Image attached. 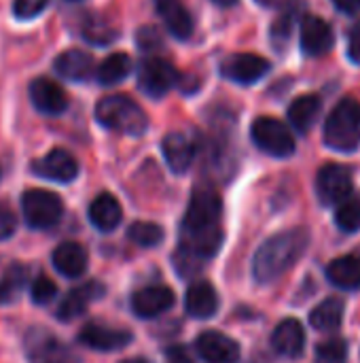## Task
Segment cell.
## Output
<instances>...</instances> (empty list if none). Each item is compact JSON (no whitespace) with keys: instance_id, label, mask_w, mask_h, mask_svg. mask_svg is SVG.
<instances>
[{"instance_id":"44","label":"cell","mask_w":360,"mask_h":363,"mask_svg":"<svg viewBox=\"0 0 360 363\" xmlns=\"http://www.w3.org/2000/svg\"><path fill=\"white\" fill-rule=\"evenodd\" d=\"M121 363H149L146 359H142V357H134V359H125V362Z\"/></svg>"},{"instance_id":"43","label":"cell","mask_w":360,"mask_h":363,"mask_svg":"<svg viewBox=\"0 0 360 363\" xmlns=\"http://www.w3.org/2000/svg\"><path fill=\"white\" fill-rule=\"evenodd\" d=\"M259 4H263V6H274V4H280L282 0H257Z\"/></svg>"},{"instance_id":"9","label":"cell","mask_w":360,"mask_h":363,"mask_svg":"<svg viewBox=\"0 0 360 363\" xmlns=\"http://www.w3.org/2000/svg\"><path fill=\"white\" fill-rule=\"evenodd\" d=\"M316 194L323 204H339L352 196V172L342 164H327L318 170Z\"/></svg>"},{"instance_id":"28","label":"cell","mask_w":360,"mask_h":363,"mask_svg":"<svg viewBox=\"0 0 360 363\" xmlns=\"http://www.w3.org/2000/svg\"><path fill=\"white\" fill-rule=\"evenodd\" d=\"M132 57L127 53H112L108 55L95 70V79L100 85H117L125 81L132 72Z\"/></svg>"},{"instance_id":"24","label":"cell","mask_w":360,"mask_h":363,"mask_svg":"<svg viewBox=\"0 0 360 363\" xmlns=\"http://www.w3.org/2000/svg\"><path fill=\"white\" fill-rule=\"evenodd\" d=\"M123 219V211L119 200L112 194H100L89 204V221L100 232H112L119 228Z\"/></svg>"},{"instance_id":"32","label":"cell","mask_w":360,"mask_h":363,"mask_svg":"<svg viewBox=\"0 0 360 363\" xmlns=\"http://www.w3.org/2000/svg\"><path fill=\"white\" fill-rule=\"evenodd\" d=\"M316 363H348V342L331 338L316 347Z\"/></svg>"},{"instance_id":"26","label":"cell","mask_w":360,"mask_h":363,"mask_svg":"<svg viewBox=\"0 0 360 363\" xmlns=\"http://www.w3.org/2000/svg\"><path fill=\"white\" fill-rule=\"evenodd\" d=\"M327 279L346 291L360 289V255H344L327 266Z\"/></svg>"},{"instance_id":"15","label":"cell","mask_w":360,"mask_h":363,"mask_svg":"<svg viewBox=\"0 0 360 363\" xmlns=\"http://www.w3.org/2000/svg\"><path fill=\"white\" fill-rule=\"evenodd\" d=\"M174 291L166 285H151L132 296V311L140 319H155L174 306Z\"/></svg>"},{"instance_id":"27","label":"cell","mask_w":360,"mask_h":363,"mask_svg":"<svg viewBox=\"0 0 360 363\" xmlns=\"http://www.w3.org/2000/svg\"><path fill=\"white\" fill-rule=\"evenodd\" d=\"M344 311H346V304L344 300L339 298H329L325 302H320L312 315H310V323L314 330L318 332H335L342 321H344Z\"/></svg>"},{"instance_id":"21","label":"cell","mask_w":360,"mask_h":363,"mask_svg":"<svg viewBox=\"0 0 360 363\" xmlns=\"http://www.w3.org/2000/svg\"><path fill=\"white\" fill-rule=\"evenodd\" d=\"M157 11L168 28V32L178 40H189L195 30L193 15L180 0H155Z\"/></svg>"},{"instance_id":"22","label":"cell","mask_w":360,"mask_h":363,"mask_svg":"<svg viewBox=\"0 0 360 363\" xmlns=\"http://www.w3.org/2000/svg\"><path fill=\"white\" fill-rule=\"evenodd\" d=\"M185 311L193 319H210L219 311V296L208 281H197L187 289Z\"/></svg>"},{"instance_id":"41","label":"cell","mask_w":360,"mask_h":363,"mask_svg":"<svg viewBox=\"0 0 360 363\" xmlns=\"http://www.w3.org/2000/svg\"><path fill=\"white\" fill-rule=\"evenodd\" d=\"M335 9H339L346 15H356L360 13V0H333Z\"/></svg>"},{"instance_id":"20","label":"cell","mask_w":360,"mask_h":363,"mask_svg":"<svg viewBox=\"0 0 360 363\" xmlns=\"http://www.w3.org/2000/svg\"><path fill=\"white\" fill-rule=\"evenodd\" d=\"M161 151L166 157L168 168L174 174H185L193 160H195V145L189 136L180 134V132H170L163 143H161Z\"/></svg>"},{"instance_id":"13","label":"cell","mask_w":360,"mask_h":363,"mask_svg":"<svg viewBox=\"0 0 360 363\" xmlns=\"http://www.w3.org/2000/svg\"><path fill=\"white\" fill-rule=\"evenodd\" d=\"M301 51L310 57L325 55L333 49L335 45V34L329 21L316 17V15H306L301 21Z\"/></svg>"},{"instance_id":"30","label":"cell","mask_w":360,"mask_h":363,"mask_svg":"<svg viewBox=\"0 0 360 363\" xmlns=\"http://www.w3.org/2000/svg\"><path fill=\"white\" fill-rule=\"evenodd\" d=\"M335 223L339 230L352 234L360 230V196H350L344 202L337 204L335 211Z\"/></svg>"},{"instance_id":"31","label":"cell","mask_w":360,"mask_h":363,"mask_svg":"<svg viewBox=\"0 0 360 363\" xmlns=\"http://www.w3.org/2000/svg\"><path fill=\"white\" fill-rule=\"evenodd\" d=\"M28 281V268L23 266H11L0 283V304H8L17 298V294L23 289Z\"/></svg>"},{"instance_id":"7","label":"cell","mask_w":360,"mask_h":363,"mask_svg":"<svg viewBox=\"0 0 360 363\" xmlns=\"http://www.w3.org/2000/svg\"><path fill=\"white\" fill-rule=\"evenodd\" d=\"M178 70L163 57H146L138 66V87L149 98H163L178 85Z\"/></svg>"},{"instance_id":"8","label":"cell","mask_w":360,"mask_h":363,"mask_svg":"<svg viewBox=\"0 0 360 363\" xmlns=\"http://www.w3.org/2000/svg\"><path fill=\"white\" fill-rule=\"evenodd\" d=\"M25 355L30 363H81L70 347L42 330H32L25 336Z\"/></svg>"},{"instance_id":"5","label":"cell","mask_w":360,"mask_h":363,"mask_svg":"<svg viewBox=\"0 0 360 363\" xmlns=\"http://www.w3.org/2000/svg\"><path fill=\"white\" fill-rule=\"evenodd\" d=\"M252 143L272 157H291L295 153V136L291 128L276 117H259L250 125Z\"/></svg>"},{"instance_id":"25","label":"cell","mask_w":360,"mask_h":363,"mask_svg":"<svg viewBox=\"0 0 360 363\" xmlns=\"http://www.w3.org/2000/svg\"><path fill=\"white\" fill-rule=\"evenodd\" d=\"M320 108H323V102L314 94L295 98L293 104L289 106V121H291L293 130L299 134H308L314 128V123L318 121Z\"/></svg>"},{"instance_id":"38","label":"cell","mask_w":360,"mask_h":363,"mask_svg":"<svg viewBox=\"0 0 360 363\" xmlns=\"http://www.w3.org/2000/svg\"><path fill=\"white\" fill-rule=\"evenodd\" d=\"M17 228V217L13 208L4 202H0V240H6L15 234Z\"/></svg>"},{"instance_id":"2","label":"cell","mask_w":360,"mask_h":363,"mask_svg":"<svg viewBox=\"0 0 360 363\" xmlns=\"http://www.w3.org/2000/svg\"><path fill=\"white\" fill-rule=\"evenodd\" d=\"M95 119L100 125L127 136H142L149 128L146 113L140 108V104L123 94L104 96L95 104Z\"/></svg>"},{"instance_id":"40","label":"cell","mask_w":360,"mask_h":363,"mask_svg":"<svg viewBox=\"0 0 360 363\" xmlns=\"http://www.w3.org/2000/svg\"><path fill=\"white\" fill-rule=\"evenodd\" d=\"M166 363H193L182 347H172L166 351Z\"/></svg>"},{"instance_id":"23","label":"cell","mask_w":360,"mask_h":363,"mask_svg":"<svg viewBox=\"0 0 360 363\" xmlns=\"http://www.w3.org/2000/svg\"><path fill=\"white\" fill-rule=\"evenodd\" d=\"M53 268L66 279H79L87 270V251L79 242H62L51 255Z\"/></svg>"},{"instance_id":"39","label":"cell","mask_w":360,"mask_h":363,"mask_svg":"<svg viewBox=\"0 0 360 363\" xmlns=\"http://www.w3.org/2000/svg\"><path fill=\"white\" fill-rule=\"evenodd\" d=\"M348 55L354 64H360V21L350 28L348 34Z\"/></svg>"},{"instance_id":"33","label":"cell","mask_w":360,"mask_h":363,"mask_svg":"<svg viewBox=\"0 0 360 363\" xmlns=\"http://www.w3.org/2000/svg\"><path fill=\"white\" fill-rule=\"evenodd\" d=\"M83 36H85L89 43H93V45H108V43H112V40L117 38V32H115L104 19L93 17V19H89V21L85 23Z\"/></svg>"},{"instance_id":"3","label":"cell","mask_w":360,"mask_h":363,"mask_svg":"<svg viewBox=\"0 0 360 363\" xmlns=\"http://www.w3.org/2000/svg\"><path fill=\"white\" fill-rule=\"evenodd\" d=\"M325 145L339 153H352L360 145V102L344 98L325 121Z\"/></svg>"},{"instance_id":"16","label":"cell","mask_w":360,"mask_h":363,"mask_svg":"<svg viewBox=\"0 0 360 363\" xmlns=\"http://www.w3.org/2000/svg\"><path fill=\"white\" fill-rule=\"evenodd\" d=\"M195 349H197L199 357L208 363H238L240 355H242L240 345L221 332L202 334L195 342Z\"/></svg>"},{"instance_id":"18","label":"cell","mask_w":360,"mask_h":363,"mask_svg":"<svg viewBox=\"0 0 360 363\" xmlns=\"http://www.w3.org/2000/svg\"><path fill=\"white\" fill-rule=\"evenodd\" d=\"M53 68L62 79L74 81V83L89 81L98 70L91 53H87L83 49H68V51L59 53L53 62Z\"/></svg>"},{"instance_id":"29","label":"cell","mask_w":360,"mask_h":363,"mask_svg":"<svg viewBox=\"0 0 360 363\" xmlns=\"http://www.w3.org/2000/svg\"><path fill=\"white\" fill-rule=\"evenodd\" d=\"M127 238L142 249H153L163 240V230L157 223L136 221L127 228Z\"/></svg>"},{"instance_id":"35","label":"cell","mask_w":360,"mask_h":363,"mask_svg":"<svg viewBox=\"0 0 360 363\" xmlns=\"http://www.w3.org/2000/svg\"><path fill=\"white\" fill-rule=\"evenodd\" d=\"M293 21H295V11H286L282 13L274 23H272V40L278 47H284L291 38V30H293Z\"/></svg>"},{"instance_id":"4","label":"cell","mask_w":360,"mask_h":363,"mask_svg":"<svg viewBox=\"0 0 360 363\" xmlns=\"http://www.w3.org/2000/svg\"><path fill=\"white\" fill-rule=\"evenodd\" d=\"M223 213L221 198L210 189H197L191 196L182 219V236H206L221 232L219 221Z\"/></svg>"},{"instance_id":"36","label":"cell","mask_w":360,"mask_h":363,"mask_svg":"<svg viewBox=\"0 0 360 363\" xmlns=\"http://www.w3.org/2000/svg\"><path fill=\"white\" fill-rule=\"evenodd\" d=\"M47 4H49V0H15L13 13L17 19H32L38 13H42Z\"/></svg>"},{"instance_id":"37","label":"cell","mask_w":360,"mask_h":363,"mask_svg":"<svg viewBox=\"0 0 360 363\" xmlns=\"http://www.w3.org/2000/svg\"><path fill=\"white\" fill-rule=\"evenodd\" d=\"M136 43H138V45H140V49H144V51H155V47H161V45H163L159 30H157V28H153V26H144V28H140V30H138V34H136Z\"/></svg>"},{"instance_id":"34","label":"cell","mask_w":360,"mask_h":363,"mask_svg":"<svg viewBox=\"0 0 360 363\" xmlns=\"http://www.w3.org/2000/svg\"><path fill=\"white\" fill-rule=\"evenodd\" d=\"M55 296H57V285L47 277H38L30 287V298L38 306H45V304L53 302Z\"/></svg>"},{"instance_id":"1","label":"cell","mask_w":360,"mask_h":363,"mask_svg":"<svg viewBox=\"0 0 360 363\" xmlns=\"http://www.w3.org/2000/svg\"><path fill=\"white\" fill-rule=\"evenodd\" d=\"M310 245V232L303 228L286 230L269 240L257 251L252 259V277L257 283L267 285L278 281L286 270H291Z\"/></svg>"},{"instance_id":"12","label":"cell","mask_w":360,"mask_h":363,"mask_svg":"<svg viewBox=\"0 0 360 363\" xmlns=\"http://www.w3.org/2000/svg\"><path fill=\"white\" fill-rule=\"evenodd\" d=\"M32 172L55 183H72L79 174V164L66 149H53L45 157L32 162Z\"/></svg>"},{"instance_id":"19","label":"cell","mask_w":360,"mask_h":363,"mask_svg":"<svg viewBox=\"0 0 360 363\" xmlns=\"http://www.w3.org/2000/svg\"><path fill=\"white\" fill-rule=\"evenodd\" d=\"M272 349L286 359H297L306 351V332L297 319H284L272 334Z\"/></svg>"},{"instance_id":"17","label":"cell","mask_w":360,"mask_h":363,"mask_svg":"<svg viewBox=\"0 0 360 363\" xmlns=\"http://www.w3.org/2000/svg\"><path fill=\"white\" fill-rule=\"evenodd\" d=\"M104 291H106L104 285L98 283V281H89V283H85V285H81L76 289H70L64 296V300L59 302L55 317L59 321H72V319L81 317L89 308V304H93L95 300H100L104 296Z\"/></svg>"},{"instance_id":"11","label":"cell","mask_w":360,"mask_h":363,"mask_svg":"<svg viewBox=\"0 0 360 363\" xmlns=\"http://www.w3.org/2000/svg\"><path fill=\"white\" fill-rule=\"evenodd\" d=\"M132 340H134V336L127 330L110 328V325H104V323H87L79 332V342L83 347H87L91 351H100V353L121 351Z\"/></svg>"},{"instance_id":"6","label":"cell","mask_w":360,"mask_h":363,"mask_svg":"<svg viewBox=\"0 0 360 363\" xmlns=\"http://www.w3.org/2000/svg\"><path fill=\"white\" fill-rule=\"evenodd\" d=\"M21 211L32 230H49L59 223L64 204L59 196L49 189H28L21 196Z\"/></svg>"},{"instance_id":"14","label":"cell","mask_w":360,"mask_h":363,"mask_svg":"<svg viewBox=\"0 0 360 363\" xmlns=\"http://www.w3.org/2000/svg\"><path fill=\"white\" fill-rule=\"evenodd\" d=\"M30 100L38 113L49 117H57L68 108V94L47 77H38L30 83Z\"/></svg>"},{"instance_id":"10","label":"cell","mask_w":360,"mask_h":363,"mask_svg":"<svg viewBox=\"0 0 360 363\" xmlns=\"http://www.w3.org/2000/svg\"><path fill=\"white\" fill-rule=\"evenodd\" d=\"M272 64L263 55L257 53H233L221 64V74L233 83L250 85L263 79L269 72Z\"/></svg>"},{"instance_id":"42","label":"cell","mask_w":360,"mask_h":363,"mask_svg":"<svg viewBox=\"0 0 360 363\" xmlns=\"http://www.w3.org/2000/svg\"><path fill=\"white\" fill-rule=\"evenodd\" d=\"M214 4H219V6H233L238 0H212Z\"/></svg>"}]
</instances>
